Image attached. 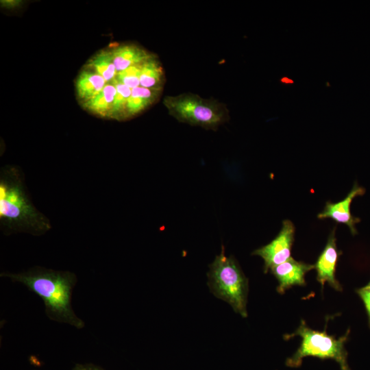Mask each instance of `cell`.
Wrapping results in <instances>:
<instances>
[{"mask_svg":"<svg viewBox=\"0 0 370 370\" xmlns=\"http://www.w3.org/2000/svg\"><path fill=\"white\" fill-rule=\"evenodd\" d=\"M0 277L20 283L38 295L43 301L45 314L50 320L77 329L85 326L71 304L73 291L77 282L75 273L35 266L18 273L1 272Z\"/></svg>","mask_w":370,"mask_h":370,"instance_id":"1","label":"cell"},{"mask_svg":"<svg viewBox=\"0 0 370 370\" xmlns=\"http://www.w3.org/2000/svg\"><path fill=\"white\" fill-rule=\"evenodd\" d=\"M0 223L4 234L41 236L51 229L49 219L33 204L23 174L15 166L2 167L0 174Z\"/></svg>","mask_w":370,"mask_h":370,"instance_id":"2","label":"cell"},{"mask_svg":"<svg viewBox=\"0 0 370 370\" xmlns=\"http://www.w3.org/2000/svg\"><path fill=\"white\" fill-rule=\"evenodd\" d=\"M350 330L338 338L326 332V326L323 331L314 330L309 328L306 321L301 320L299 326L295 332L285 334L284 338L291 339L299 336L301 341L297 351L286 358L285 365L288 367L297 368L306 357H314L320 359H332L336 361L341 370H350L347 362V352L345 343L348 339Z\"/></svg>","mask_w":370,"mask_h":370,"instance_id":"3","label":"cell"},{"mask_svg":"<svg viewBox=\"0 0 370 370\" xmlns=\"http://www.w3.org/2000/svg\"><path fill=\"white\" fill-rule=\"evenodd\" d=\"M208 286L218 298L227 302L234 312L247 317L248 280L233 256H227L224 247L210 264Z\"/></svg>","mask_w":370,"mask_h":370,"instance_id":"4","label":"cell"},{"mask_svg":"<svg viewBox=\"0 0 370 370\" xmlns=\"http://www.w3.org/2000/svg\"><path fill=\"white\" fill-rule=\"evenodd\" d=\"M163 104L177 121L206 130H217L229 119V111L224 103L190 92L166 96Z\"/></svg>","mask_w":370,"mask_h":370,"instance_id":"5","label":"cell"},{"mask_svg":"<svg viewBox=\"0 0 370 370\" xmlns=\"http://www.w3.org/2000/svg\"><path fill=\"white\" fill-rule=\"evenodd\" d=\"M295 232V227L292 221L284 220L276 237L267 245L253 251L252 255L258 256L263 259L264 273L291 258Z\"/></svg>","mask_w":370,"mask_h":370,"instance_id":"6","label":"cell"},{"mask_svg":"<svg viewBox=\"0 0 370 370\" xmlns=\"http://www.w3.org/2000/svg\"><path fill=\"white\" fill-rule=\"evenodd\" d=\"M365 191L364 187L359 186L357 182L354 183L343 199L336 203L328 201L317 217L320 219H332L338 223L345 224L349 227L352 235L357 234L356 225L360 221V219L352 214L350 207L354 199L362 196Z\"/></svg>","mask_w":370,"mask_h":370,"instance_id":"7","label":"cell"},{"mask_svg":"<svg viewBox=\"0 0 370 370\" xmlns=\"http://www.w3.org/2000/svg\"><path fill=\"white\" fill-rule=\"evenodd\" d=\"M335 230L336 227H334L330 232L325 246L314 264V269L317 271V280L321 284L322 289L324 284L328 283L336 291H341L342 287L335 276L341 254L336 247Z\"/></svg>","mask_w":370,"mask_h":370,"instance_id":"8","label":"cell"},{"mask_svg":"<svg viewBox=\"0 0 370 370\" xmlns=\"http://www.w3.org/2000/svg\"><path fill=\"white\" fill-rule=\"evenodd\" d=\"M314 269V264L297 261L292 257L269 270L278 282L277 291L282 295L294 286H305V275Z\"/></svg>","mask_w":370,"mask_h":370,"instance_id":"9","label":"cell"},{"mask_svg":"<svg viewBox=\"0 0 370 370\" xmlns=\"http://www.w3.org/2000/svg\"><path fill=\"white\" fill-rule=\"evenodd\" d=\"M111 53L117 73L154 58L144 49L131 44L117 46L111 51Z\"/></svg>","mask_w":370,"mask_h":370,"instance_id":"10","label":"cell"},{"mask_svg":"<svg viewBox=\"0 0 370 370\" xmlns=\"http://www.w3.org/2000/svg\"><path fill=\"white\" fill-rule=\"evenodd\" d=\"M140 85L150 89L162 90L165 82L164 69L156 57L143 64L140 75Z\"/></svg>","mask_w":370,"mask_h":370,"instance_id":"11","label":"cell"},{"mask_svg":"<svg viewBox=\"0 0 370 370\" xmlns=\"http://www.w3.org/2000/svg\"><path fill=\"white\" fill-rule=\"evenodd\" d=\"M88 66L102 76L106 82H112L116 77L117 71L113 63L111 51L102 50L90 59Z\"/></svg>","mask_w":370,"mask_h":370,"instance_id":"12","label":"cell"},{"mask_svg":"<svg viewBox=\"0 0 370 370\" xmlns=\"http://www.w3.org/2000/svg\"><path fill=\"white\" fill-rule=\"evenodd\" d=\"M75 88L78 98L84 103L97 95L84 70L78 75L75 83Z\"/></svg>","mask_w":370,"mask_h":370,"instance_id":"13","label":"cell"},{"mask_svg":"<svg viewBox=\"0 0 370 370\" xmlns=\"http://www.w3.org/2000/svg\"><path fill=\"white\" fill-rule=\"evenodd\" d=\"M83 106L88 111L101 116L110 117L112 110L101 92L84 102Z\"/></svg>","mask_w":370,"mask_h":370,"instance_id":"14","label":"cell"},{"mask_svg":"<svg viewBox=\"0 0 370 370\" xmlns=\"http://www.w3.org/2000/svg\"><path fill=\"white\" fill-rule=\"evenodd\" d=\"M152 103L153 102L150 100L133 97L131 95L127 101L125 118L135 116L136 114L143 111Z\"/></svg>","mask_w":370,"mask_h":370,"instance_id":"15","label":"cell"},{"mask_svg":"<svg viewBox=\"0 0 370 370\" xmlns=\"http://www.w3.org/2000/svg\"><path fill=\"white\" fill-rule=\"evenodd\" d=\"M162 90H155L147 88L142 86H138L132 89V96L140 97L145 99L150 100L153 102L156 101L160 97Z\"/></svg>","mask_w":370,"mask_h":370,"instance_id":"16","label":"cell"},{"mask_svg":"<svg viewBox=\"0 0 370 370\" xmlns=\"http://www.w3.org/2000/svg\"><path fill=\"white\" fill-rule=\"evenodd\" d=\"M84 71L89 81L94 86L97 94L100 93L106 85L104 78L90 69H86Z\"/></svg>","mask_w":370,"mask_h":370,"instance_id":"17","label":"cell"},{"mask_svg":"<svg viewBox=\"0 0 370 370\" xmlns=\"http://www.w3.org/2000/svg\"><path fill=\"white\" fill-rule=\"evenodd\" d=\"M356 293L360 297L364 304L368 317L369 325L370 328V284H367L363 287L357 289Z\"/></svg>","mask_w":370,"mask_h":370,"instance_id":"18","label":"cell"},{"mask_svg":"<svg viewBox=\"0 0 370 370\" xmlns=\"http://www.w3.org/2000/svg\"><path fill=\"white\" fill-rule=\"evenodd\" d=\"M101 92L103 95L107 103L112 109L114 98L117 93L116 87L110 82L105 86Z\"/></svg>","mask_w":370,"mask_h":370,"instance_id":"19","label":"cell"},{"mask_svg":"<svg viewBox=\"0 0 370 370\" xmlns=\"http://www.w3.org/2000/svg\"><path fill=\"white\" fill-rule=\"evenodd\" d=\"M72 370H104L103 368L92 363L76 364Z\"/></svg>","mask_w":370,"mask_h":370,"instance_id":"20","label":"cell"},{"mask_svg":"<svg viewBox=\"0 0 370 370\" xmlns=\"http://www.w3.org/2000/svg\"><path fill=\"white\" fill-rule=\"evenodd\" d=\"M18 0H3L1 1V5L6 8H15L19 7L23 3Z\"/></svg>","mask_w":370,"mask_h":370,"instance_id":"21","label":"cell"},{"mask_svg":"<svg viewBox=\"0 0 370 370\" xmlns=\"http://www.w3.org/2000/svg\"><path fill=\"white\" fill-rule=\"evenodd\" d=\"M368 284H370V282Z\"/></svg>","mask_w":370,"mask_h":370,"instance_id":"22","label":"cell"}]
</instances>
